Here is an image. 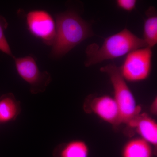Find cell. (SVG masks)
<instances>
[{
    "label": "cell",
    "mask_w": 157,
    "mask_h": 157,
    "mask_svg": "<svg viewBox=\"0 0 157 157\" xmlns=\"http://www.w3.org/2000/svg\"><path fill=\"white\" fill-rule=\"evenodd\" d=\"M56 34L51 56L58 58L94 35L90 24L76 12L65 11L56 16Z\"/></svg>",
    "instance_id": "6da1fadb"
},
{
    "label": "cell",
    "mask_w": 157,
    "mask_h": 157,
    "mask_svg": "<svg viewBox=\"0 0 157 157\" xmlns=\"http://www.w3.org/2000/svg\"><path fill=\"white\" fill-rule=\"evenodd\" d=\"M146 47L143 39L125 28L107 37L100 47L95 44L89 45L86 50L85 65L90 67L105 60L118 58L135 49Z\"/></svg>",
    "instance_id": "7a4b0ae2"
},
{
    "label": "cell",
    "mask_w": 157,
    "mask_h": 157,
    "mask_svg": "<svg viewBox=\"0 0 157 157\" xmlns=\"http://www.w3.org/2000/svg\"><path fill=\"white\" fill-rule=\"evenodd\" d=\"M100 70L107 74L111 81L114 93L113 98L119 110L121 124L128 125L141 113V107L137 105L133 93L116 65L110 64L102 67Z\"/></svg>",
    "instance_id": "3957f363"
},
{
    "label": "cell",
    "mask_w": 157,
    "mask_h": 157,
    "mask_svg": "<svg viewBox=\"0 0 157 157\" xmlns=\"http://www.w3.org/2000/svg\"><path fill=\"white\" fill-rule=\"evenodd\" d=\"M152 59V48L146 47L138 48L127 55L119 68L122 76L126 82L144 81L151 73Z\"/></svg>",
    "instance_id": "277c9868"
},
{
    "label": "cell",
    "mask_w": 157,
    "mask_h": 157,
    "mask_svg": "<svg viewBox=\"0 0 157 157\" xmlns=\"http://www.w3.org/2000/svg\"><path fill=\"white\" fill-rule=\"evenodd\" d=\"M14 59L17 73L29 86L31 94L45 92L52 79L50 73L40 71L33 56L14 57Z\"/></svg>",
    "instance_id": "5b68a950"
},
{
    "label": "cell",
    "mask_w": 157,
    "mask_h": 157,
    "mask_svg": "<svg viewBox=\"0 0 157 157\" xmlns=\"http://www.w3.org/2000/svg\"><path fill=\"white\" fill-rule=\"evenodd\" d=\"M26 22L31 33L46 45L52 46L56 34V24L48 12L43 10L31 11L27 15Z\"/></svg>",
    "instance_id": "8992f818"
},
{
    "label": "cell",
    "mask_w": 157,
    "mask_h": 157,
    "mask_svg": "<svg viewBox=\"0 0 157 157\" xmlns=\"http://www.w3.org/2000/svg\"><path fill=\"white\" fill-rule=\"evenodd\" d=\"M89 105L91 111L102 120L113 126L121 124L119 110L113 97L107 95L95 97Z\"/></svg>",
    "instance_id": "52a82bcc"
},
{
    "label": "cell",
    "mask_w": 157,
    "mask_h": 157,
    "mask_svg": "<svg viewBox=\"0 0 157 157\" xmlns=\"http://www.w3.org/2000/svg\"><path fill=\"white\" fill-rule=\"evenodd\" d=\"M134 128L142 138L155 148L157 146V124L154 119L145 113H140L128 125Z\"/></svg>",
    "instance_id": "ba28073f"
},
{
    "label": "cell",
    "mask_w": 157,
    "mask_h": 157,
    "mask_svg": "<svg viewBox=\"0 0 157 157\" xmlns=\"http://www.w3.org/2000/svg\"><path fill=\"white\" fill-rule=\"evenodd\" d=\"M21 112L20 103L12 93L0 97V123H7L15 120Z\"/></svg>",
    "instance_id": "9c48e42d"
},
{
    "label": "cell",
    "mask_w": 157,
    "mask_h": 157,
    "mask_svg": "<svg viewBox=\"0 0 157 157\" xmlns=\"http://www.w3.org/2000/svg\"><path fill=\"white\" fill-rule=\"evenodd\" d=\"M154 147L140 137L132 138L125 144L121 151V157H153Z\"/></svg>",
    "instance_id": "30bf717a"
},
{
    "label": "cell",
    "mask_w": 157,
    "mask_h": 157,
    "mask_svg": "<svg viewBox=\"0 0 157 157\" xmlns=\"http://www.w3.org/2000/svg\"><path fill=\"white\" fill-rule=\"evenodd\" d=\"M89 154L86 142L74 140L58 145L54 150L53 157H89Z\"/></svg>",
    "instance_id": "8fae6325"
},
{
    "label": "cell",
    "mask_w": 157,
    "mask_h": 157,
    "mask_svg": "<svg viewBox=\"0 0 157 157\" xmlns=\"http://www.w3.org/2000/svg\"><path fill=\"white\" fill-rule=\"evenodd\" d=\"M147 18L144 21L143 38L147 47L152 48L157 43V16L153 7L146 12Z\"/></svg>",
    "instance_id": "7c38bea8"
},
{
    "label": "cell",
    "mask_w": 157,
    "mask_h": 157,
    "mask_svg": "<svg viewBox=\"0 0 157 157\" xmlns=\"http://www.w3.org/2000/svg\"><path fill=\"white\" fill-rule=\"evenodd\" d=\"M8 27L7 20L0 15V51L14 59V57L5 36V32Z\"/></svg>",
    "instance_id": "4fadbf2b"
},
{
    "label": "cell",
    "mask_w": 157,
    "mask_h": 157,
    "mask_svg": "<svg viewBox=\"0 0 157 157\" xmlns=\"http://www.w3.org/2000/svg\"><path fill=\"white\" fill-rule=\"evenodd\" d=\"M137 1L136 0H117V6L121 9L126 11H132L135 9Z\"/></svg>",
    "instance_id": "5bb4252c"
},
{
    "label": "cell",
    "mask_w": 157,
    "mask_h": 157,
    "mask_svg": "<svg viewBox=\"0 0 157 157\" xmlns=\"http://www.w3.org/2000/svg\"><path fill=\"white\" fill-rule=\"evenodd\" d=\"M157 97L155 98L154 100L152 102L151 106V111L153 114H157Z\"/></svg>",
    "instance_id": "9a60e30c"
}]
</instances>
